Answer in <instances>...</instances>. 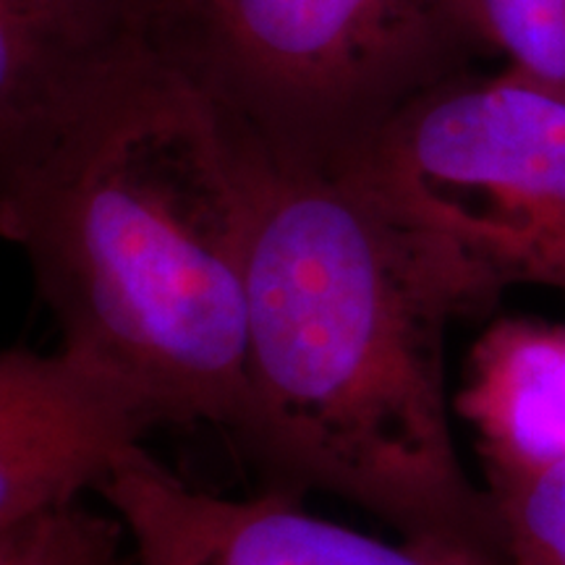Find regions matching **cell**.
I'll use <instances>...</instances> for the list:
<instances>
[{
  "mask_svg": "<svg viewBox=\"0 0 565 565\" xmlns=\"http://www.w3.org/2000/svg\"><path fill=\"white\" fill-rule=\"evenodd\" d=\"M513 286L387 192L359 152H270L228 433L263 490L335 494L404 540L508 563L503 519L458 456L445 341Z\"/></svg>",
  "mask_w": 565,
  "mask_h": 565,
  "instance_id": "cell-1",
  "label": "cell"
},
{
  "mask_svg": "<svg viewBox=\"0 0 565 565\" xmlns=\"http://www.w3.org/2000/svg\"><path fill=\"white\" fill-rule=\"evenodd\" d=\"M267 162L242 118L154 55L0 202L61 351L162 427L236 422Z\"/></svg>",
  "mask_w": 565,
  "mask_h": 565,
  "instance_id": "cell-2",
  "label": "cell"
},
{
  "mask_svg": "<svg viewBox=\"0 0 565 565\" xmlns=\"http://www.w3.org/2000/svg\"><path fill=\"white\" fill-rule=\"evenodd\" d=\"M152 53L282 158L359 152L466 71L448 0H145Z\"/></svg>",
  "mask_w": 565,
  "mask_h": 565,
  "instance_id": "cell-3",
  "label": "cell"
},
{
  "mask_svg": "<svg viewBox=\"0 0 565 565\" xmlns=\"http://www.w3.org/2000/svg\"><path fill=\"white\" fill-rule=\"evenodd\" d=\"M359 158L511 282L565 280V92L466 68L404 105Z\"/></svg>",
  "mask_w": 565,
  "mask_h": 565,
  "instance_id": "cell-4",
  "label": "cell"
},
{
  "mask_svg": "<svg viewBox=\"0 0 565 565\" xmlns=\"http://www.w3.org/2000/svg\"><path fill=\"white\" fill-rule=\"evenodd\" d=\"M131 540V565H508L424 542H383L320 519L303 498L263 490L221 498L131 445L97 484Z\"/></svg>",
  "mask_w": 565,
  "mask_h": 565,
  "instance_id": "cell-5",
  "label": "cell"
},
{
  "mask_svg": "<svg viewBox=\"0 0 565 565\" xmlns=\"http://www.w3.org/2000/svg\"><path fill=\"white\" fill-rule=\"evenodd\" d=\"M152 58L145 0H0V202Z\"/></svg>",
  "mask_w": 565,
  "mask_h": 565,
  "instance_id": "cell-6",
  "label": "cell"
},
{
  "mask_svg": "<svg viewBox=\"0 0 565 565\" xmlns=\"http://www.w3.org/2000/svg\"><path fill=\"white\" fill-rule=\"evenodd\" d=\"M158 427L137 393L66 351H0V532L97 490Z\"/></svg>",
  "mask_w": 565,
  "mask_h": 565,
  "instance_id": "cell-7",
  "label": "cell"
},
{
  "mask_svg": "<svg viewBox=\"0 0 565 565\" xmlns=\"http://www.w3.org/2000/svg\"><path fill=\"white\" fill-rule=\"evenodd\" d=\"M456 414L475 429L487 492L565 458V328L503 317L479 335Z\"/></svg>",
  "mask_w": 565,
  "mask_h": 565,
  "instance_id": "cell-8",
  "label": "cell"
},
{
  "mask_svg": "<svg viewBox=\"0 0 565 565\" xmlns=\"http://www.w3.org/2000/svg\"><path fill=\"white\" fill-rule=\"evenodd\" d=\"M471 45L503 55L505 68L565 92V0H448Z\"/></svg>",
  "mask_w": 565,
  "mask_h": 565,
  "instance_id": "cell-9",
  "label": "cell"
},
{
  "mask_svg": "<svg viewBox=\"0 0 565 565\" xmlns=\"http://www.w3.org/2000/svg\"><path fill=\"white\" fill-rule=\"evenodd\" d=\"M490 494L511 565H565V458Z\"/></svg>",
  "mask_w": 565,
  "mask_h": 565,
  "instance_id": "cell-10",
  "label": "cell"
},
{
  "mask_svg": "<svg viewBox=\"0 0 565 565\" xmlns=\"http://www.w3.org/2000/svg\"><path fill=\"white\" fill-rule=\"evenodd\" d=\"M124 526L79 500L42 513L21 534L6 565H124Z\"/></svg>",
  "mask_w": 565,
  "mask_h": 565,
  "instance_id": "cell-11",
  "label": "cell"
},
{
  "mask_svg": "<svg viewBox=\"0 0 565 565\" xmlns=\"http://www.w3.org/2000/svg\"><path fill=\"white\" fill-rule=\"evenodd\" d=\"M30 524H32V521H30ZM30 524H24L19 529H3V532H0V565L9 563V557L13 555V550H17V545H19L21 534H24V529Z\"/></svg>",
  "mask_w": 565,
  "mask_h": 565,
  "instance_id": "cell-12",
  "label": "cell"
},
{
  "mask_svg": "<svg viewBox=\"0 0 565 565\" xmlns=\"http://www.w3.org/2000/svg\"><path fill=\"white\" fill-rule=\"evenodd\" d=\"M557 288H561V291H565V280H561V282H557Z\"/></svg>",
  "mask_w": 565,
  "mask_h": 565,
  "instance_id": "cell-13",
  "label": "cell"
}]
</instances>
